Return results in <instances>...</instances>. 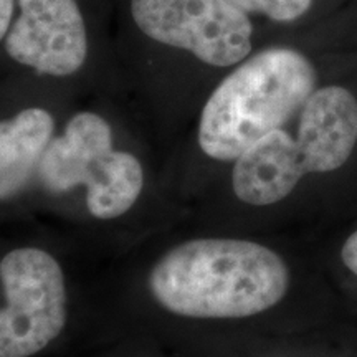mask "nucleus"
I'll return each instance as SVG.
<instances>
[{
    "instance_id": "f257e3e1",
    "label": "nucleus",
    "mask_w": 357,
    "mask_h": 357,
    "mask_svg": "<svg viewBox=\"0 0 357 357\" xmlns=\"http://www.w3.org/2000/svg\"><path fill=\"white\" fill-rule=\"evenodd\" d=\"M287 263L250 240L197 238L169 250L149 273L159 306L195 319L260 314L288 291Z\"/></svg>"
},
{
    "instance_id": "f03ea898",
    "label": "nucleus",
    "mask_w": 357,
    "mask_h": 357,
    "mask_svg": "<svg viewBox=\"0 0 357 357\" xmlns=\"http://www.w3.org/2000/svg\"><path fill=\"white\" fill-rule=\"evenodd\" d=\"M316 70L291 48H268L231 71L205 102L199 144L208 158L235 160L283 129L316 91Z\"/></svg>"
},
{
    "instance_id": "7ed1b4c3",
    "label": "nucleus",
    "mask_w": 357,
    "mask_h": 357,
    "mask_svg": "<svg viewBox=\"0 0 357 357\" xmlns=\"http://www.w3.org/2000/svg\"><path fill=\"white\" fill-rule=\"evenodd\" d=\"M37 174L53 194L86 187V207L100 220L124 215L144 187L139 159L113 149L109 123L89 111L75 114L63 136L52 139Z\"/></svg>"
},
{
    "instance_id": "20e7f679",
    "label": "nucleus",
    "mask_w": 357,
    "mask_h": 357,
    "mask_svg": "<svg viewBox=\"0 0 357 357\" xmlns=\"http://www.w3.org/2000/svg\"><path fill=\"white\" fill-rule=\"evenodd\" d=\"M7 305L0 307V357H32L60 336L66 287L60 263L45 250L24 247L0 260Z\"/></svg>"
},
{
    "instance_id": "39448f33",
    "label": "nucleus",
    "mask_w": 357,
    "mask_h": 357,
    "mask_svg": "<svg viewBox=\"0 0 357 357\" xmlns=\"http://www.w3.org/2000/svg\"><path fill=\"white\" fill-rule=\"evenodd\" d=\"M131 13L147 37L207 65H236L252 52V22L230 0H131Z\"/></svg>"
},
{
    "instance_id": "423d86ee",
    "label": "nucleus",
    "mask_w": 357,
    "mask_h": 357,
    "mask_svg": "<svg viewBox=\"0 0 357 357\" xmlns=\"http://www.w3.org/2000/svg\"><path fill=\"white\" fill-rule=\"evenodd\" d=\"M19 19L6 37L8 56L50 77L77 73L88 53L77 0H19Z\"/></svg>"
},
{
    "instance_id": "0eeeda50",
    "label": "nucleus",
    "mask_w": 357,
    "mask_h": 357,
    "mask_svg": "<svg viewBox=\"0 0 357 357\" xmlns=\"http://www.w3.org/2000/svg\"><path fill=\"white\" fill-rule=\"evenodd\" d=\"M298 147L306 174L342 167L357 142V101L341 86L316 89L300 111Z\"/></svg>"
},
{
    "instance_id": "6e6552de",
    "label": "nucleus",
    "mask_w": 357,
    "mask_h": 357,
    "mask_svg": "<svg viewBox=\"0 0 357 357\" xmlns=\"http://www.w3.org/2000/svg\"><path fill=\"white\" fill-rule=\"evenodd\" d=\"M305 176L296 139L276 129L235 159L231 185L242 202L265 207L288 197Z\"/></svg>"
},
{
    "instance_id": "1a4fd4ad",
    "label": "nucleus",
    "mask_w": 357,
    "mask_h": 357,
    "mask_svg": "<svg viewBox=\"0 0 357 357\" xmlns=\"http://www.w3.org/2000/svg\"><path fill=\"white\" fill-rule=\"evenodd\" d=\"M55 121L42 108H26L0 121V202L22 192L38 172Z\"/></svg>"
},
{
    "instance_id": "9d476101",
    "label": "nucleus",
    "mask_w": 357,
    "mask_h": 357,
    "mask_svg": "<svg viewBox=\"0 0 357 357\" xmlns=\"http://www.w3.org/2000/svg\"><path fill=\"white\" fill-rule=\"evenodd\" d=\"M247 13H258L276 22L300 19L310 10L312 0H230Z\"/></svg>"
},
{
    "instance_id": "9b49d317",
    "label": "nucleus",
    "mask_w": 357,
    "mask_h": 357,
    "mask_svg": "<svg viewBox=\"0 0 357 357\" xmlns=\"http://www.w3.org/2000/svg\"><path fill=\"white\" fill-rule=\"evenodd\" d=\"M341 258L352 273L357 275V230L346 240L341 250Z\"/></svg>"
},
{
    "instance_id": "f8f14e48",
    "label": "nucleus",
    "mask_w": 357,
    "mask_h": 357,
    "mask_svg": "<svg viewBox=\"0 0 357 357\" xmlns=\"http://www.w3.org/2000/svg\"><path fill=\"white\" fill-rule=\"evenodd\" d=\"M13 7H15V0H0V42L7 37L10 30Z\"/></svg>"
}]
</instances>
